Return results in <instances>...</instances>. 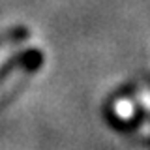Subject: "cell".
Wrapping results in <instances>:
<instances>
[{"mask_svg": "<svg viewBox=\"0 0 150 150\" xmlns=\"http://www.w3.org/2000/svg\"><path fill=\"white\" fill-rule=\"evenodd\" d=\"M28 47H30L28 41H9V43L2 45V47H0V68L8 62L11 56H15L19 53H23V51H26Z\"/></svg>", "mask_w": 150, "mask_h": 150, "instance_id": "cell-1", "label": "cell"}, {"mask_svg": "<svg viewBox=\"0 0 150 150\" xmlns=\"http://www.w3.org/2000/svg\"><path fill=\"white\" fill-rule=\"evenodd\" d=\"M115 115L118 116V118L122 120H129L131 116L135 115V105H133V101L131 100H118V101H115Z\"/></svg>", "mask_w": 150, "mask_h": 150, "instance_id": "cell-2", "label": "cell"}, {"mask_svg": "<svg viewBox=\"0 0 150 150\" xmlns=\"http://www.w3.org/2000/svg\"><path fill=\"white\" fill-rule=\"evenodd\" d=\"M139 101H141V105H143L146 111H150V92L139 94Z\"/></svg>", "mask_w": 150, "mask_h": 150, "instance_id": "cell-3", "label": "cell"}]
</instances>
